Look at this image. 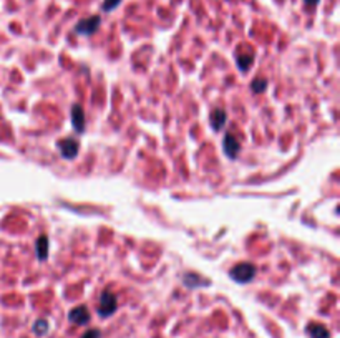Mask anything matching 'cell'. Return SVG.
Here are the masks:
<instances>
[{"label":"cell","mask_w":340,"mask_h":338,"mask_svg":"<svg viewBox=\"0 0 340 338\" xmlns=\"http://www.w3.org/2000/svg\"><path fill=\"white\" fill-rule=\"evenodd\" d=\"M254 275H256V266H252L251 262H241L229 270V277L233 278V280L239 282V284L251 282Z\"/></svg>","instance_id":"obj_1"},{"label":"cell","mask_w":340,"mask_h":338,"mask_svg":"<svg viewBox=\"0 0 340 338\" xmlns=\"http://www.w3.org/2000/svg\"><path fill=\"white\" fill-rule=\"evenodd\" d=\"M100 24H102V18L98 15H92L88 18H81V20L75 27V34L78 35H93L98 30Z\"/></svg>","instance_id":"obj_2"},{"label":"cell","mask_w":340,"mask_h":338,"mask_svg":"<svg viewBox=\"0 0 340 338\" xmlns=\"http://www.w3.org/2000/svg\"><path fill=\"white\" fill-rule=\"evenodd\" d=\"M116 310V297L111 292H103L100 297V304H98V313L102 317H110V315Z\"/></svg>","instance_id":"obj_3"},{"label":"cell","mask_w":340,"mask_h":338,"mask_svg":"<svg viewBox=\"0 0 340 338\" xmlns=\"http://www.w3.org/2000/svg\"><path fill=\"white\" fill-rule=\"evenodd\" d=\"M57 148H58V151L62 153V156L65 159H73L76 154H78L80 144H78V141L73 139V138H65L62 141H58Z\"/></svg>","instance_id":"obj_4"},{"label":"cell","mask_w":340,"mask_h":338,"mask_svg":"<svg viewBox=\"0 0 340 338\" xmlns=\"http://www.w3.org/2000/svg\"><path fill=\"white\" fill-rule=\"evenodd\" d=\"M223 148H224L226 156L229 159H236L239 151H241V143H239L238 138H234L233 135H226L224 141H223Z\"/></svg>","instance_id":"obj_5"},{"label":"cell","mask_w":340,"mask_h":338,"mask_svg":"<svg viewBox=\"0 0 340 338\" xmlns=\"http://www.w3.org/2000/svg\"><path fill=\"white\" fill-rule=\"evenodd\" d=\"M71 125H73V128L78 133L85 131V111L80 104L71 106Z\"/></svg>","instance_id":"obj_6"},{"label":"cell","mask_w":340,"mask_h":338,"mask_svg":"<svg viewBox=\"0 0 340 338\" xmlns=\"http://www.w3.org/2000/svg\"><path fill=\"white\" fill-rule=\"evenodd\" d=\"M252 62H254V52L252 50H247V52H238L236 55V63H238L239 70L241 71H247L249 68L252 67Z\"/></svg>","instance_id":"obj_7"},{"label":"cell","mask_w":340,"mask_h":338,"mask_svg":"<svg viewBox=\"0 0 340 338\" xmlns=\"http://www.w3.org/2000/svg\"><path fill=\"white\" fill-rule=\"evenodd\" d=\"M226 120H228L226 111H224V109H221V108L214 109V111L211 113V116H209V123H211V126H212V130H214V131L223 130V126L226 125Z\"/></svg>","instance_id":"obj_8"},{"label":"cell","mask_w":340,"mask_h":338,"mask_svg":"<svg viewBox=\"0 0 340 338\" xmlns=\"http://www.w3.org/2000/svg\"><path fill=\"white\" fill-rule=\"evenodd\" d=\"M68 318H70V322L76 323V325H85L90 320V313L85 307H76L70 312Z\"/></svg>","instance_id":"obj_9"},{"label":"cell","mask_w":340,"mask_h":338,"mask_svg":"<svg viewBox=\"0 0 340 338\" xmlns=\"http://www.w3.org/2000/svg\"><path fill=\"white\" fill-rule=\"evenodd\" d=\"M35 249H37V255L38 260H45L48 257V239L45 236H40L37 239V244H35Z\"/></svg>","instance_id":"obj_10"},{"label":"cell","mask_w":340,"mask_h":338,"mask_svg":"<svg viewBox=\"0 0 340 338\" xmlns=\"http://www.w3.org/2000/svg\"><path fill=\"white\" fill-rule=\"evenodd\" d=\"M183 282H184L186 287H189V289H196V287H199V285L209 284L207 280H203V278H199L198 273H186L184 278H183Z\"/></svg>","instance_id":"obj_11"},{"label":"cell","mask_w":340,"mask_h":338,"mask_svg":"<svg viewBox=\"0 0 340 338\" xmlns=\"http://www.w3.org/2000/svg\"><path fill=\"white\" fill-rule=\"evenodd\" d=\"M267 88V80L264 78H256L252 81V91L254 93H262Z\"/></svg>","instance_id":"obj_12"},{"label":"cell","mask_w":340,"mask_h":338,"mask_svg":"<svg viewBox=\"0 0 340 338\" xmlns=\"http://www.w3.org/2000/svg\"><path fill=\"white\" fill-rule=\"evenodd\" d=\"M121 3V0H103V3H102V10L103 12H111V10H115V8L120 5Z\"/></svg>","instance_id":"obj_13"},{"label":"cell","mask_w":340,"mask_h":338,"mask_svg":"<svg viewBox=\"0 0 340 338\" xmlns=\"http://www.w3.org/2000/svg\"><path fill=\"white\" fill-rule=\"evenodd\" d=\"M310 333H312V337H314V338H327L329 337V333L325 332L320 325L310 327Z\"/></svg>","instance_id":"obj_14"},{"label":"cell","mask_w":340,"mask_h":338,"mask_svg":"<svg viewBox=\"0 0 340 338\" xmlns=\"http://www.w3.org/2000/svg\"><path fill=\"white\" fill-rule=\"evenodd\" d=\"M47 328H48V325H47V322L45 320H38L37 323H35V327H34V330L38 333V335H43L45 332H47Z\"/></svg>","instance_id":"obj_15"},{"label":"cell","mask_w":340,"mask_h":338,"mask_svg":"<svg viewBox=\"0 0 340 338\" xmlns=\"http://www.w3.org/2000/svg\"><path fill=\"white\" fill-rule=\"evenodd\" d=\"M98 337H100V333L97 330H92V332H88L83 338H98Z\"/></svg>","instance_id":"obj_16"},{"label":"cell","mask_w":340,"mask_h":338,"mask_svg":"<svg viewBox=\"0 0 340 338\" xmlns=\"http://www.w3.org/2000/svg\"><path fill=\"white\" fill-rule=\"evenodd\" d=\"M304 2H306L309 7H314V5H317V3H319V0H304Z\"/></svg>","instance_id":"obj_17"}]
</instances>
